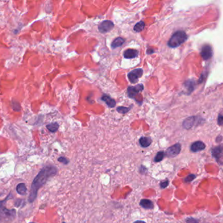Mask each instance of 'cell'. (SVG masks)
Masks as SVG:
<instances>
[{
  "label": "cell",
  "instance_id": "obj_1",
  "mask_svg": "<svg viewBox=\"0 0 223 223\" xmlns=\"http://www.w3.org/2000/svg\"><path fill=\"white\" fill-rule=\"evenodd\" d=\"M56 172H57V170L54 166H47L40 171L32 182L30 194L29 196V202H33L36 198L39 189L43 185L46 183L48 179L55 175Z\"/></svg>",
  "mask_w": 223,
  "mask_h": 223
},
{
  "label": "cell",
  "instance_id": "obj_2",
  "mask_svg": "<svg viewBox=\"0 0 223 223\" xmlns=\"http://www.w3.org/2000/svg\"><path fill=\"white\" fill-rule=\"evenodd\" d=\"M187 39V35L183 31H177L175 33L168 41V46L171 48H176L180 46Z\"/></svg>",
  "mask_w": 223,
  "mask_h": 223
},
{
  "label": "cell",
  "instance_id": "obj_3",
  "mask_svg": "<svg viewBox=\"0 0 223 223\" xmlns=\"http://www.w3.org/2000/svg\"><path fill=\"white\" fill-rule=\"evenodd\" d=\"M3 204L4 201H0V222L5 223L12 221L16 215L15 210L7 209Z\"/></svg>",
  "mask_w": 223,
  "mask_h": 223
},
{
  "label": "cell",
  "instance_id": "obj_4",
  "mask_svg": "<svg viewBox=\"0 0 223 223\" xmlns=\"http://www.w3.org/2000/svg\"><path fill=\"white\" fill-rule=\"evenodd\" d=\"M143 73V69L141 68H138L134 69V70L130 71L128 73V79L130 80V81L132 83H136L138 82V79L140 78L142 75Z\"/></svg>",
  "mask_w": 223,
  "mask_h": 223
},
{
  "label": "cell",
  "instance_id": "obj_5",
  "mask_svg": "<svg viewBox=\"0 0 223 223\" xmlns=\"http://www.w3.org/2000/svg\"><path fill=\"white\" fill-rule=\"evenodd\" d=\"M200 55L203 60H207L210 59L212 57V55H213V50H212L211 47L209 46L208 45H204V46L201 48Z\"/></svg>",
  "mask_w": 223,
  "mask_h": 223
},
{
  "label": "cell",
  "instance_id": "obj_6",
  "mask_svg": "<svg viewBox=\"0 0 223 223\" xmlns=\"http://www.w3.org/2000/svg\"><path fill=\"white\" fill-rule=\"evenodd\" d=\"M181 146L179 143H177L173 145V146H171L167 149L166 151V154L170 157H176L177 155H178L180 152H181Z\"/></svg>",
  "mask_w": 223,
  "mask_h": 223
},
{
  "label": "cell",
  "instance_id": "obj_7",
  "mask_svg": "<svg viewBox=\"0 0 223 223\" xmlns=\"http://www.w3.org/2000/svg\"><path fill=\"white\" fill-rule=\"evenodd\" d=\"M113 27L114 24L111 21L106 20L101 23V24L99 26L98 29L101 33H107V32L111 31L113 28Z\"/></svg>",
  "mask_w": 223,
  "mask_h": 223
},
{
  "label": "cell",
  "instance_id": "obj_8",
  "mask_svg": "<svg viewBox=\"0 0 223 223\" xmlns=\"http://www.w3.org/2000/svg\"><path fill=\"white\" fill-rule=\"evenodd\" d=\"M143 90V85H138L135 87H129L128 88V94L129 97L131 98H134L135 96L139 92H141Z\"/></svg>",
  "mask_w": 223,
  "mask_h": 223
},
{
  "label": "cell",
  "instance_id": "obj_9",
  "mask_svg": "<svg viewBox=\"0 0 223 223\" xmlns=\"http://www.w3.org/2000/svg\"><path fill=\"white\" fill-rule=\"evenodd\" d=\"M205 148H206L205 144H204L202 141H200L194 142V143H193L191 145V146H190V150L194 152L201 151V150H203Z\"/></svg>",
  "mask_w": 223,
  "mask_h": 223
},
{
  "label": "cell",
  "instance_id": "obj_10",
  "mask_svg": "<svg viewBox=\"0 0 223 223\" xmlns=\"http://www.w3.org/2000/svg\"><path fill=\"white\" fill-rule=\"evenodd\" d=\"M138 51L135 49H128L126 50L124 53V58L128 59H131L136 58L138 56Z\"/></svg>",
  "mask_w": 223,
  "mask_h": 223
},
{
  "label": "cell",
  "instance_id": "obj_11",
  "mask_svg": "<svg viewBox=\"0 0 223 223\" xmlns=\"http://www.w3.org/2000/svg\"><path fill=\"white\" fill-rule=\"evenodd\" d=\"M101 99L106 102L107 106L109 107H113L115 106V105H116V101H115V99H112L111 97H109V96L104 95L103 97L101 98Z\"/></svg>",
  "mask_w": 223,
  "mask_h": 223
},
{
  "label": "cell",
  "instance_id": "obj_12",
  "mask_svg": "<svg viewBox=\"0 0 223 223\" xmlns=\"http://www.w3.org/2000/svg\"><path fill=\"white\" fill-rule=\"evenodd\" d=\"M212 155H213L217 160H219L222 157V147H216L212 149Z\"/></svg>",
  "mask_w": 223,
  "mask_h": 223
},
{
  "label": "cell",
  "instance_id": "obj_13",
  "mask_svg": "<svg viewBox=\"0 0 223 223\" xmlns=\"http://www.w3.org/2000/svg\"><path fill=\"white\" fill-rule=\"evenodd\" d=\"M152 143V140L150 138L147 137H142L139 139V143L143 147H148Z\"/></svg>",
  "mask_w": 223,
  "mask_h": 223
},
{
  "label": "cell",
  "instance_id": "obj_14",
  "mask_svg": "<svg viewBox=\"0 0 223 223\" xmlns=\"http://www.w3.org/2000/svg\"><path fill=\"white\" fill-rule=\"evenodd\" d=\"M140 205L145 209H152L153 206H154V204L152 201L149 200H147V199L141 200L140 201Z\"/></svg>",
  "mask_w": 223,
  "mask_h": 223
},
{
  "label": "cell",
  "instance_id": "obj_15",
  "mask_svg": "<svg viewBox=\"0 0 223 223\" xmlns=\"http://www.w3.org/2000/svg\"><path fill=\"white\" fill-rule=\"evenodd\" d=\"M124 43V39L122 37H117L113 41L111 44V47L113 49H116L117 47H120Z\"/></svg>",
  "mask_w": 223,
  "mask_h": 223
},
{
  "label": "cell",
  "instance_id": "obj_16",
  "mask_svg": "<svg viewBox=\"0 0 223 223\" xmlns=\"http://www.w3.org/2000/svg\"><path fill=\"white\" fill-rule=\"evenodd\" d=\"M17 192L20 195H24L26 194L27 189L24 183H20L18 184L17 186Z\"/></svg>",
  "mask_w": 223,
  "mask_h": 223
},
{
  "label": "cell",
  "instance_id": "obj_17",
  "mask_svg": "<svg viewBox=\"0 0 223 223\" xmlns=\"http://www.w3.org/2000/svg\"><path fill=\"white\" fill-rule=\"evenodd\" d=\"M59 128V125L57 122L51 123L47 126V128L51 132H56Z\"/></svg>",
  "mask_w": 223,
  "mask_h": 223
},
{
  "label": "cell",
  "instance_id": "obj_18",
  "mask_svg": "<svg viewBox=\"0 0 223 223\" xmlns=\"http://www.w3.org/2000/svg\"><path fill=\"white\" fill-rule=\"evenodd\" d=\"M145 24L143 21H141V22L136 24L135 26H134V29L136 32H139L143 30L145 28Z\"/></svg>",
  "mask_w": 223,
  "mask_h": 223
},
{
  "label": "cell",
  "instance_id": "obj_19",
  "mask_svg": "<svg viewBox=\"0 0 223 223\" xmlns=\"http://www.w3.org/2000/svg\"><path fill=\"white\" fill-rule=\"evenodd\" d=\"M164 157V152L163 151L158 152L154 158V162H160V161H162L163 160Z\"/></svg>",
  "mask_w": 223,
  "mask_h": 223
},
{
  "label": "cell",
  "instance_id": "obj_20",
  "mask_svg": "<svg viewBox=\"0 0 223 223\" xmlns=\"http://www.w3.org/2000/svg\"><path fill=\"white\" fill-rule=\"evenodd\" d=\"M130 111V108L129 107H119L117 108V111L120 113H126L128 111Z\"/></svg>",
  "mask_w": 223,
  "mask_h": 223
},
{
  "label": "cell",
  "instance_id": "obj_21",
  "mask_svg": "<svg viewBox=\"0 0 223 223\" xmlns=\"http://www.w3.org/2000/svg\"><path fill=\"white\" fill-rule=\"evenodd\" d=\"M196 176L195 175L190 174V175H188L186 178L184 179V181H185V182H191L196 178Z\"/></svg>",
  "mask_w": 223,
  "mask_h": 223
},
{
  "label": "cell",
  "instance_id": "obj_22",
  "mask_svg": "<svg viewBox=\"0 0 223 223\" xmlns=\"http://www.w3.org/2000/svg\"><path fill=\"white\" fill-rule=\"evenodd\" d=\"M186 222L187 223H198V220L194 218H192V217H189V218H187L186 219Z\"/></svg>",
  "mask_w": 223,
  "mask_h": 223
},
{
  "label": "cell",
  "instance_id": "obj_23",
  "mask_svg": "<svg viewBox=\"0 0 223 223\" xmlns=\"http://www.w3.org/2000/svg\"><path fill=\"white\" fill-rule=\"evenodd\" d=\"M169 185V181H168V180H166V181H164V182H160V187L162 188V189H164V188L167 187Z\"/></svg>",
  "mask_w": 223,
  "mask_h": 223
},
{
  "label": "cell",
  "instance_id": "obj_24",
  "mask_svg": "<svg viewBox=\"0 0 223 223\" xmlns=\"http://www.w3.org/2000/svg\"><path fill=\"white\" fill-rule=\"evenodd\" d=\"M58 160L59 161V162L64 163V164H68V162H69V161L64 157H60L58 158Z\"/></svg>",
  "mask_w": 223,
  "mask_h": 223
},
{
  "label": "cell",
  "instance_id": "obj_25",
  "mask_svg": "<svg viewBox=\"0 0 223 223\" xmlns=\"http://www.w3.org/2000/svg\"><path fill=\"white\" fill-rule=\"evenodd\" d=\"M218 124L221 126L222 124V115H219V118H218Z\"/></svg>",
  "mask_w": 223,
  "mask_h": 223
},
{
  "label": "cell",
  "instance_id": "obj_26",
  "mask_svg": "<svg viewBox=\"0 0 223 223\" xmlns=\"http://www.w3.org/2000/svg\"><path fill=\"white\" fill-rule=\"evenodd\" d=\"M134 223H145V222H144V221H138L134 222Z\"/></svg>",
  "mask_w": 223,
  "mask_h": 223
},
{
  "label": "cell",
  "instance_id": "obj_27",
  "mask_svg": "<svg viewBox=\"0 0 223 223\" xmlns=\"http://www.w3.org/2000/svg\"><path fill=\"white\" fill-rule=\"evenodd\" d=\"M30 223H34V222H30Z\"/></svg>",
  "mask_w": 223,
  "mask_h": 223
},
{
  "label": "cell",
  "instance_id": "obj_28",
  "mask_svg": "<svg viewBox=\"0 0 223 223\" xmlns=\"http://www.w3.org/2000/svg\"><path fill=\"white\" fill-rule=\"evenodd\" d=\"M63 223H65V222H63Z\"/></svg>",
  "mask_w": 223,
  "mask_h": 223
}]
</instances>
